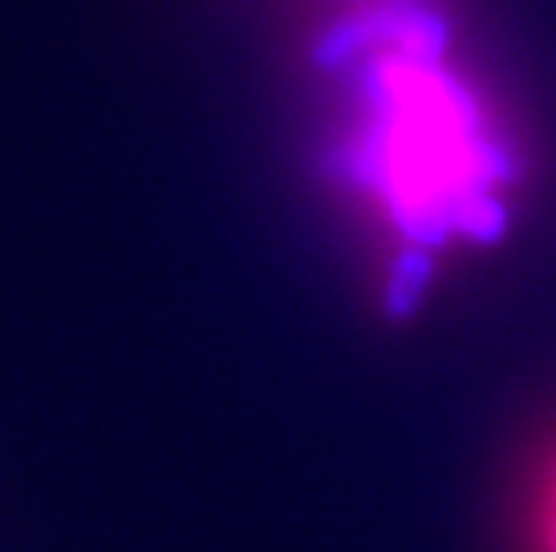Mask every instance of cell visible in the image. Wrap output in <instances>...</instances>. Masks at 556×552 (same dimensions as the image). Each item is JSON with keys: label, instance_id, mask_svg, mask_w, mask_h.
<instances>
[{"label": "cell", "instance_id": "2", "mask_svg": "<svg viewBox=\"0 0 556 552\" xmlns=\"http://www.w3.org/2000/svg\"><path fill=\"white\" fill-rule=\"evenodd\" d=\"M531 549L556 552V452L542 466L535 502H531Z\"/></svg>", "mask_w": 556, "mask_h": 552}, {"label": "cell", "instance_id": "1", "mask_svg": "<svg viewBox=\"0 0 556 552\" xmlns=\"http://www.w3.org/2000/svg\"><path fill=\"white\" fill-rule=\"evenodd\" d=\"M319 62L338 84L334 162L395 273L420 280L442 255L500 233L514 155L438 11L338 0Z\"/></svg>", "mask_w": 556, "mask_h": 552}]
</instances>
